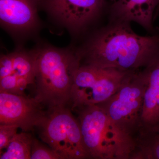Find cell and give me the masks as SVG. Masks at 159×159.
<instances>
[{"label":"cell","mask_w":159,"mask_h":159,"mask_svg":"<svg viewBox=\"0 0 159 159\" xmlns=\"http://www.w3.org/2000/svg\"><path fill=\"white\" fill-rule=\"evenodd\" d=\"M106 25L92 34L77 51L83 64L123 71H136L159 53V34L142 36L131 23L108 19Z\"/></svg>","instance_id":"1"},{"label":"cell","mask_w":159,"mask_h":159,"mask_svg":"<svg viewBox=\"0 0 159 159\" xmlns=\"http://www.w3.org/2000/svg\"><path fill=\"white\" fill-rule=\"evenodd\" d=\"M35 55L34 98L48 110L69 105L75 74L81 65L77 52L48 48Z\"/></svg>","instance_id":"2"},{"label":"cell","mask_w":159,"mask_h":159,"mask_svg":"<svg viewBox=\"0 0 159 159\" xmlns=\"http://www.w3.org/2000/svg\"><path fill=\"white\" fill-rule=\"evenodd\" d=\"M76 110L90 158L130 159L136 147V139L120 129L100 106H86Z\"/></svg>","instance_id":"3"},{"label":"cell","mask_w":159,"mask_h":159,"mask_svg":"<svg viewBox=\"0 0 159 159\" xmlns=\"http://www.w3.org/2000/svg\"><path fill=\"white\" fill-rule=\"evenodd\" d=\"M145 88L142 70L133 71L113 95L98 104L120 129L136 140Z\"/></svg>","instance_id":"4"},{"label":"cell","mask_w":159,"mask_h":159,"mask_svg":"<svg viewBox=\"0 0 159 159\" xmlns=\"http://www.w3.org/2000/svg\"><path fill=\"white\" fill-rule=\"evenodd\" d=\"M133 71L81 64L71 90L70 104L72 110L104 102L116 93Z\"/></svg>","instance_id":"5"},{"label":"cell","mask_w":159,"mask_h":159,"mask_svg":"<svg viewBox=\"0 0 159 159\" xmlns=\"http://www.w3.org/2000/svg\"><path fill=\"white\" fill-rule=\"evenodd\" d=\"M40 137L62 159H89L78 119L67 107L48 110L37 126Z\"/></svg>","instance_id":"6"},{"label":"cell","mask_w":159,"mask_h":159,"mask_svg":"<svg viewBox=\"0 0 159 159\" xmlns=\"http://www.w3.org/2000/svg\"><path fill=\"white\" fill-rule=\"evenodd\" d=\"M106 0H48L51 12L72 31H85L103 13L108 14Z\"/></svg>","instance_id":"7"},{"label":"cell","mask_w":159,"mask_h":159,"mask_svg":"<svg viewBox=\"0 0 159 159\" xmlns=\"http://www.w3.org/2000/svg\"><path fill=\"white\" fill-rule=\"evenodd\" d=\"M35 98L0 92V124H14L24 131L37 127L47 112Z\"/></svg>","instance_id":"8"},{"label":"cell","mask_w":159,"mask_h":159,"mask_svg":"<svg viewBox=\"0 0 159 159\" xmlns=\"http://www.w3.org/2000/svg\"><path fill=\"white\" fill-rule=\"evenodd\" d=\"M34 54L16 52L0 60V92L25 95L28 85L35 83Z\"/></svg>","instance_id":"9"},{"label":"cell","mask_w":159,"mask_h":159,"mask_svg":"<svg viewBox=\"0 0 159 159\" xmlns=\"http://www.w3.org/2000/svg\"><path fill=\"white\" fill-rule=\"evenodd\" d=\"M143 68L146 88L139 136L159 133V53Z\"/></svg>","instance_id":"10"},{"label":"cell","mask_w":159,"mask_h":159,"mask_svg":"<svg viewBox=\"0 0 159 159\" xmlns=\"http://www.w3.org/2000/svg\"><path fill=\"white\" fill-rule=\"evenodd\" d=\"M159 6V0H116L109 5L108 19L134 22L155 34L153 16Z\"/></svg>","instance_id":"11"},{"label":"cell","mask_w":159,"mask_h":159,"mask_svg":"<svg viewBox=\"0 0 159 159\" xmlns=\"http://www.w3.org/2000/svg\"><path fill=\"white\" fill-rule=\"evenodd\" d=\"M39 0H0V20L3 25L18 31L32 29L36 22Z\"/></svg>","instance_id":"12"},{"label":"cell","mask_w":159,"mask_h":159,"mask_svg":"<svg viewBox=\"0 0 159 159\" xmlns=\"http://www.w3.org/2000/svg\"><path fill=\"white\" fill-rule=\"evenodd\" d=\"M33 139L27 132L16 134L7 147L0 151V159H31Z\"/></svg>","instance_id":"13"},{"label":"cell","mask_w":159,"mask_h":159,"mask_svg":"<svg viewBox=\"0 0 159 159\" xmlns=\"http://www.w3.org/2000/svg\"><path fill=\"white\" fill-rule=\"evenodd\" d=\"M130 159H159V133L139 135Z\"/></svg>","instance_id":"14"},{"label":"cell","mask_w":159,"mask_h":159,"mask_svg":"<svg viewBox=\"0 0 159 159\" xmlns=\"http://www.w3.org/2000/svg\"><path fill=\"white\" fill-rule=\"evenodd\" d=\"M31 159H62V158L56 151L46 147L36 139H33Z\"/></svg>","instance_id":"15"},{"label":"cell","mask_w":159,"mask_h":159,"mask_svg":"<svg viewBox=\"0 0 159 159\" xmlns=\"http://www.w3.org/2000/svg\"><path fill=\"white\" fill-rule=\"evenodd\" d=\"M18 128V126L14 124H0V151L7 147L17 133Z\"/></svg>","instance_id":"16"}]
</instances>
